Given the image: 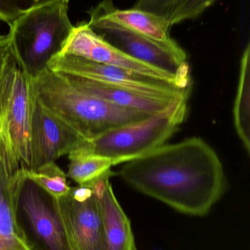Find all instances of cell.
Wrapping results in <instances>:
<instances>
[{"label": "cell", "instance_id": "ffe728a7", "mask_svg": "<svg viewBox=\"0 0 250 250\" xmlns=\"http://www.w3.org/2000/svg\"><path fill=\"white\" fill-rule=\"evenodd\" d=\"M181 0H136L132 8L152 13L170 21Z\"/></svg>", "mask_w": 250, "mask_h": 250}, {"label": "cell", "instance_id": "7a4b0ae2", "mask_svg": "<svg viewBox=\"0 0 250 250\" xmlns=\"http://www.w3.org/2000/svg\"><path fill=\"white\" fill-rule=\"evenodd\" d=\"M32 82L41 104L87 140L152 116L113 105L86 93L49 68L32 78Z\"/></svg>", "mask_w": 250, "mask_h": 250}, {"label": "cell", "instance_id": "d6986e66", "mask_svg": "<svg viewBox=\"0 0 250 250\" xmlns=\"http://www.w3.org/2000/svg\"><path fill=\"white\" fill-rule=\"evenodd\" d=\"M216 1L217 0H181L169 21L170 26L197 19Z\"/></svg>", "mask_w": 250, "mask_h": 250}, {"label": "cell", "instance_id": "9c48e42d", "mask_svg": "<svg viewBox=\"0 0 250 250\" xmlns=\"http://www.w3.org/2000/svg\"><path fill=\"white\" fill-rule=\"evenodd\" d=\"M86 141L70 125L44 106L35 95L31 117L27 170H35L68 155L80 149Z\"/></svg>", "mask_w": 250, "mask_h": 250}, {"label": "cell", "instance_id": "ba28073f", "mask_svg": "<svg viewBox=\"0 0 250 250\" xmlns=\"http://www.w3.org/2000/svg\"><path fill=\"white\" fill-rule=\"evenodd\" d=\"M57 202L70 250H106L99 207L91 185L70 187Z\"/></svg>", "mask_w": 250, "mask_h": 250}, {"label": "cell", "instance_id": "e0dca14e", "mask_svg": "<svg viewBox=\"0 0 250 250\" xmlns=\"http://www.w3.org/2000/svg\"><path fill=\"white\" fill-rule=\"evenodd\" d=\"M69 160L67 177L79 186L88 185L111 170L110 159L95 154L75 151L68 155Z\"/></svg>", "mask_w": 250, "mask_h": 250}, {"label": "cell", "instance_id": "ac0fdd59", "mask_svg": "<svg viewBox=\"0 0 250 250\" xmlns=\"http://www.w3.org/2000/svg\"><path fill=\"white\" fill-rule=\"evenodd\" d=\"M26 176L56 199L68 193L70 187L67 175L55 162L46 163L35 170H23Z\"/></svg>", "mask_w": 250, "mask_h": 250}, {"label": "cell", "instance_id": "3957f363", "mask_svg": "<svg viewBox=\"0 0 250 250\" xmlns=\"http://www.w3.org/2000/svg\"><path fill=\"white\" fill-rule=\"evenodd\" d=\"M68 9V3L61 1L38 6L9 25L13 56L31 78L47 70L51 59L63 51L73 28Z\"/></svg>", "mask_w": 250, "mask_h": 250}, {"label": "cell", "instance_id": "7402d4cb", "mask_svg": "<svg viewBox=\"0 0 250 250\" xmlns=\"http://www.w3.org/2000/svg\"><path fill=\"white\" fill-rule=\"evenodd\" d=\"M14 59L9 35H0V79Z\"/></svg>", "mask_w": 250, "mask_h": 250}, {"label": "cell", "instance_id": "7c38bea8", "mask_svg": "<svg viewBox=\"0 0 250 250\" xmlns=\"http://www.w3.org/2000/svg\"><path fill=\"white\" fill-rule=\"evenodd\" d=\"M92 30L130 57L191 83L186 52H176L149 38L124 29L107 27Z\"/></svg>", "mask_w": 250, "mask_h": 250}, {"label": "cell", "instance_id": "5b68a950", "mask_svg": "<svg viewBox=\"0 0 250 250\" xmlns=\"http://www.w3.org/2000/svg\"><path fill=\"white\" fill-rule=\"evenodd\" d=\"M35 94L32 78L13 60L0 79V146L10 177L29 166V139Z\"/></svg>", "mask_w": 250, "mask_h": 250}, {"label": "cell", "instance_id": "52a82bcc", "mask_svg": "<svg viewBox=\"0 0 250 250\" xmlns=\"http://www.w3.org/2000/svg\"><path fill=\"white\" fill-rule=\"evenodd\" d=\"M51 71L129 89L139 95L167 101L188 100L192 89L146 77L131 70L86 60L71 54L54 56L48 63Z\"/></svg>", "mask_w": 250, "mask_h": 250}, {"label": "cell", "instance_id": "6da1fadb", "mask_svg": "<svg viewBox=\"0 0 250 250\" xmlns=\"http://www.w3.org/2000/svg\"><path fill=\"white\" fill-rule=\"evenodd\" d=\"M119 175L141 193L198 217L206 215L226 189L218 154L198 137L164 144L123 163Z\"/></svg>", "mask_w": 250, "mask_h": 250}, {"label": "cell", "instance_id": "4fadbf2b", "mask_svg": "<svg viewBox=\"0 0 250 250\" xmlns=\"http://www.w3.org/2000/svg\"><path fill=\"white\" fill-rule=\"evenodd\" d=\"M110 176L111 170L88 184L92 187L98 201L106 250H136L130 220L114 195Z\"/></svg>", "mask_w": 250, "mask_h": 250}, {"label": "cell", "instance_id": "277c9868", "mask_svg": "<svg viewBox=\"0 0 250 250\" xmlns=\"http://www.w3.org/2000/svg\"><path fill=\"white\" fill-rule=\"evenodd\" d=\"M187 101L179 100L162 112L87 140L76 151L107 157L113 166L139 158L171 138L186 118Z\"/></svg>", "mask_w": 250, "mask_h": 250}, {"label": "cell", "instance_id": "603a6c76", "mask_svg": "<svg viewBox=\"0 0 250 250\" xmlns=\"http://www.w3.org/2000/svg\"><path fill=\"white\" fill-rule=\"evenodd\" d=\"M35 3V6L38 7V6L45 5V4H51V3L55 2V1H65V2L68 4L70 0H34Z\"/></svg>", "mask_w": 250, "mask_h": 250}, {"label": "cell", "instance_id": "2e32d148", "mask_svg": "<svg viewBox=\"0 0 250 250\" xmlns=\"http://www.w3.org/2000/svg\"><path fill=\"white\" fill-rule=\"evenodd\" d=\"M233 122L245 150H250V45L248 43L241 59L237 92L233 106Z\"/></svg>", "mask_w": 250, "mask_h": 250}, {"label": "cell", "instance_id": "44dd1931", "mask_svg": "<svg viewBox=\"0 0 250 250\" xmlns=\"http://www.w3.org/2000/svg\"><path fill=\"white\" fill-rule=\"evenodd\" d=\"M35 7L34 0H0V21L10 25Z\"/></svg>", "mask_w": 250, "mask_h": 250}, {"label": "cell", "instance_id": "8992f818", "mask_svg": "<svg viewBox=\"0 0 250 250\" xmlns=\"http://www.w3.org/2000/svg\"><path fill=\"white\" fill-rule=\"evenodd\" d=\"M11 189L16 220L34 250H70L57 199L23 170L12 176Z\"/></svg>", "mask_w": 250, "mask_h": 250}, {"label": "cell", "instance_id": "5bb4252c", "mask_svg": "<svg viewBox=\"0 0 250 250\" xmlns=\"http://www.w3.org/2000/svg\"><path fill=\"white\" fill-rule=\"evenodd\" d=\"M63 76L75 87L109 104L127 109L142 111L152 115L162 112L171 104L177 101L148 98L124 88L112 86L76 76L67 75Z\"/></svg>", "mask_w": 250, "mask_h": 250}, {"label": "cell", "instance_id": "30bf717a", "mask_svg": "<svg viewBox=\"0 0 250 250\" xmlns=\"http://www.w3.org/2000/svg\"><path fill=\"white\" fill-rule=\"evenodd\" d=\"M61 53L126 69L185 89H191L192 86V83H186L170 73L142 62L120 51L95 33L88 22H82L73 26Z\"/></svg>", "mask_w": 250, "mask_h": 250}, {"label": "cell", "instance_id": "8fae6325", "mask_svg": "<svg viewBox=\"0 0 250 250\" xmlns=\"http://www.w3.org/2000/svg\"><path fill=\"white\" fill-rule=\"evenodd\" d=\"M88 22L92 29L113 27L124 29L149 38L178 53L184 50L170 37V24L165 19L152 13L131 8L120 10L113 0H102L88 12Z\"/></svg>", "mask_w": 250, "mask_h": 250}, {"label": "cell", "instance_id": "9a60e30c", "mask_svg": "<svg viewBox=\"0 0 250 250\" xmlns=\"http://www.w3.org/2000/svg\"><path fill=\"white\" fill-rule=\"evenodd\" d=\"M3 154L0 146V250H34L16 220L11 177Z\"/></svg>", "mask_w": 250, "mask_h": 250}]
</instances>
